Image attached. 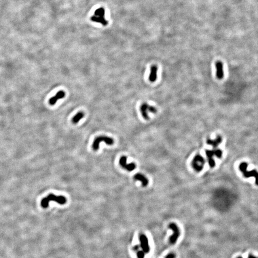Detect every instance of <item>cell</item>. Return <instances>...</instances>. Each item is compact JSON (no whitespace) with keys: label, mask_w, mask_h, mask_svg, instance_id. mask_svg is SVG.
<instances>
[{"label":"cell","mask_w":258,"mask_h":258,"mask_svg":"<svg viewBox=\"0 0 258 258\" xmlns=\"http://www.w3.org/2000/svg\"><path fill=\"white\" fill-rule=\"evenodd\" d=\"M53 201L63 205L67 202L66 198L63 196H56L53 194H50L46 198H43L41 202V206L43 208H47L49 205V202Z\"/></svg>","instance_id":"cell-1"},{"label":"cell","mask_w":258,"mask_h":258,"mask_svg":"<svg viewBox=\"0 0 258 258\" xmlns=\"http://www.w3.org/2000/svg\"><path fill=\"white\" fill-rule=\"evenodd\" d=\"M248 164L245 162H243L240 164L239 168L241 172L243 174L244 177L246 178H249L251 177H254L255 178V183L256 185H258V172L257 171L253 170L250 171H248L247 170L248 167Z\"/></svg>","instance_id":"cell-2"},{"label":"cell","mask_w":258,"mask_h":258,"mask_svg":"<svg viewBox=\"0 0 258 258\" xmlns=\"http://www.w3.org/2000/svg\"><path fill=\"white\" fill-rule=\"evenodd\" d=\"M101 142H105L107 145H112L114 143L113 139L107 136H100L97 137L95 140L92 145L93 150L97 151L98 150L100 144Z\"/></svg>","instance_id":"cell-3"},{"label":"cell","mask_w":258,"mask_h":258,"mask_svg":"<svg viewBox=\"0 0 258 258\" xmlns=\"http://www.w3.org/2000/svg\"><path fill=\"white\" fill-rule=\"evenodd\" d=\"M205 160L202 156L198 154L195 156L192 162V166L196 172H200L203 169Z\"/></svg>","instance_id":"cell-4"},{"label":"cell","mask_w":258,"mask_h":258,"mask_svg":"<svg viewBox=\"0 0 258 258\" xmlns=\"http://www.w3.org/2000/svg\"><path fill=\"white\" fill-rule=\"evenodd\" d=\"M169 227L170 228L173 234L169 238V241L172 244H174L177 242V240L180 235V232L179 229L175 223H172L169 225Z\"/></svg>","instance_id":"cell-5"},{"label":"cell","mask_w":258,"mask_h":258,"mask_svg":"<svg viewBox=\"0 0 258 258\" xmlns=\"http://www.w3.org/2000/svg\"><path fill=\"white\" fill-rule=\"evenodd\" d=\"M104 9L103 8H99L95 11L94 16L92 18V20L95 22H100L103 25H105L107 24V21L104 18Z\"/></svg>","instance_id":"cell-6"},{"label":"cell","mask_w":258,"mask_h":258,"mask_svg":"<svg viewBox=\"0 0 258 258\" xmlns=\"http://www.w3.org/2000/svg\"><path fill=\"white\" fill-rule=\"evenodd\" d=\"M140 242V247L142 248V251L146 254L149 253L150 250V247L149 244V241L145 235H141L139 238Z\"/></svg>","instance_id":"cell-7"},{"label":"cell","mask_w":258,"mask_h":258,"mask_svg":"<svg viewBox=\"0 0 258 258\" xmlns=\"http://www.w3.org/2000/svg\"><path fill=\"white\" fill-rule=\"evenodd\" d=\"M119 164L123 168L129 171H132L136 168V165L134 163H131L129 164H127V157L125 156L121 157L119 160Z\"/></svg>","instance_id":"cell-8"},{"label":"cell","mask_w":258,"mask_h":258,"mask_svg":"<svg viewBox=\"0 0 258 258\" xmlns=\"http://www.w3.org/2000/svg\"><path fill=\"white\" fill-rule=\"evenodd\" d=\"M216 76L217 79L221 80L224 77V69L222 62L220 61H217L216 63Z\"/></svg>","instance_id":"cell-9"},{"label":"cell","mask_w":258,"mask_h":258,"mask_svg":"<svg viewBox=\"0 0 258 258\" xmlns=\"http://www.w3.org/2000/svg\"><path fill=\"white\" fill-rule=\"evenodd\" d=\"M66 93L63 90H60L58 91L55 96L51 98L49 100V103L50 105H54L56 103V102L59 99H62L65 97Z\"/></svg>","instance_id":"cell-10"},{"label":"cell","mask_w":258,"mask_h":258,"mask_svg":"<svg viewBox=\"0 0 258 258\" xmlns=\"http://www.w3.org/2000/svg\"><path fill=\"white\" fill-rule=\"evenodd\" d=\"M206 157L208 158V163L210 167L211 168L215 167L216 163H215V161L213 159V156H214L213 150H206Z\"/></svg>","instance_id":"cell-11"},{"label":"cell","mask_w":258,"mask_h":258,"mask_svg":"<svg viewBox=\"0 0 258 258\" xmlns=\"http://www.w3.org/2000/svg\"><path fill=\"white\" fill-rule=\"evenodd\" d=\"M158 67L156 65H153L151 67V72L149 77V79L151 82H154L157 79Z\"/></svg>","instance_id":"cell-12"},{"label":"cell","mask_w":258,"mask_h":258,"mask_svg":"<svg viewBox=\"0 0 258 258\" xmlns=\"http://www.w3.org/2000/svg\"><path fill=\"white\" fill-rule=\"evenodd\" d=\"M133 178L135 180H138L142 182V185L143 187H146L148 184V180L145 175L141 174H135L133 177Z\"/></svg>","instance_id":"cell-13"},{"label":"cell","mask_w":258,"mask_h":258,"mask_svg":"<svg viewBox=\"0 0 258 258\" xmlns=\"http://www.w3.org/2000/svg\"><path fill=\"white\" fill-rule=\"evenodd\" d=\"M222 142V138L220 136H217V137L216 138V139L215 140H210V139H208L206 141V143L208 145H211L212 147H213L214 148L217 147L219 146V145Z\"/></svg>","instance_id":"cell-14"},{"label":"cell","mask_w":258,"mask_h":258,"mask_svg":"<svg viewBox=\"0 0 258 258\" xmlns=\"http://www.w3.org/2000/svg\"><path fill=\"white\" fill-rule=\"evenodd\" d=\"M148 104L146 103H143L142 104L140 107V111L142 114V116L146 120H148L149 119V117L148 115Z\"/></svg>","instance_id":"cell-15"},{"label":"cell","mask_w":258,"mask_h":258,"mask_svg":"<svg viewBox=\"0 0 258 258\" xmlns=\"http://www.w3.org/2000/svg\"><path fill=\"white\" fill-rule=\"evenodd\" d=\"M84 116V113L83 112H79L76 114L72 119V122L74 124H77L79 122L80 119H81Z\"/></svg>","instance_id":"cell-16"},{"label":"cell","mask_w":258,"mask_h":258,"mask_svg":"<svg viewBox=\"0 0 258 258\" xmlns=\"http://www.w3.org/2000/svg\"><path fill=\"white\" fill-rule=\"evenodd\" d=\"M213 150L214 156L219 158H221L222 156V151L220 149H214Z\"/></svg>","instance_id":"cell-17"},{"label":"cell","mask_w":258,"mask_h":258,"mask_svg":"<svg viewBox=\"0 0 258 258\" xmlns=\"http://www.w3.org/2000/svg\"><path fill=\"white\" fill-rule=\"evenodd\" d=\"M148 111L152 113H156L157 112V109H156L155 107H153V106L149 105L148 106Z\"/></svg>","instance_id":"cell-18"},{"label":"cell","mask_w":258,"mask_h":258,"mask_svg":"<svg viewBox=\"0 0 258 258\" xmlns=\"http://www.w3.org/2000/svg\"><path fill=\"white\" fill-rule=\"evenodd\" d=\"M145 253L142 251H139L137 253L138 258H145Z\"/></svg>","instance_id":"cell-19"},{"label":"cell","mask_w":258,"mask_h":258,"mask_svg":"<svg viewBox=\"0 0 258 258\" xmlns=\"http://www.w3.org/2000/svg\"><path fill=\"white\" fill-rule=\"evenodd\" d=\"M175 258V254H174V253H170V254H168L166 256V258Z\"/></svg>","instance_id":"cell-20"},{"label":"cell","mask_w":258,"mask_h":258,"mask_svg":"<svg viewBox=\"0 0 258 258\" xmlns=\"http://www.w3.org/2000/svg\"><path fill=\"white\" fill-rule=\"evenodd\" d=\"M240 258V257H239V258Z\"/></svg>","instance_id":"cell-21"}]
</instances>
